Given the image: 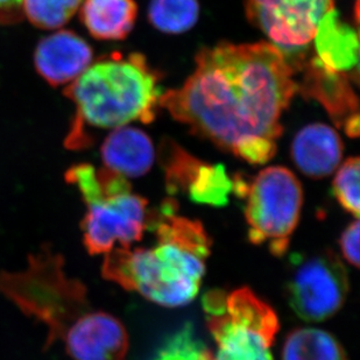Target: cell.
<instances>
[{
    "instance_id": "obj_1",
    "label": "cell",
    "mask_w": 360,
    "mask_h": 360,
    "mask_svg": "<svg viewBox=\"0 0 360 360\" xmlns=\"http://www.w3.org/2000/svg\"><path fill=\"white\" fill-rule=\"evenodd\" d=\"M181 88L161 94L159 106L198 136L251 165L276 153L282 112L297 94L295 72L271 42L219 44L196 55Z\"/></svg>"
},
{
    "instance_id": "obj_2",
    "label": "cell",
    "mask_w": 360,
    "mask_h": 360,
    "mask_svg": "<svg viewBox=\"0 0 360 360\" xmlns=\"http://www.w3.org/2000/svg\"><path fill=\"white\" fill-rule=\"evenodd\" d=\"M177 202L167 198L146 214L155 233L153 248H120L106 253L102 276L129 292H138L159 306H186L200 292L211 238L203 224L177 216Z\"/></svg>"
},
{
    "instance_id": "obj_3",
    "label": "cell",
    "mask_w": 360,
    "mask_h": 360,
    "mask_svg": "<svg viewBox=\"0 0 360 360\" xmlns=\"http://www.w3.org/2000/svg\"><path fill=\"white\" fill-rule=\"evenodd\" d=\"M157 72L139 53L126 58L120 53L89 65L65 88L77 113L67 138V146L79 150L90 145L84 125L118 129L129 122H153L161 92Z\"/></svg>"
},
{
    "instance_id": "obj_4",
    "label": "cell",
    "mask_w": 360,
    "mask_h": 360,
    "mask_svg": "<svg viewBox=\"0 0 360 360\" xmlns=\"http://www.w3.org/2000/svg\"><path fill=\"white\" fill-rule=\"evenodd\" d=\"M0 295L47 328L48 347L63 340L79 317L90 311L88 290L68 276L61 255L44 248L21 272H0Z\"/></svg>"
},
{
    "instance_id": "obj_5",
    "label": "cell",
    "mask_w": 360,
    "mask_h": 360,
    "mask_svg": "<svg viewBox=\"0 0 360 360\" xmlns=\"http://www.w3.org/2000/svg\"><path fill=\"white\" fill-rule=\"evenodd\" d=\"M232 191L245 200L250 241L266 245L274 257H283L302 210L299 179L285 167H269L250 180L235 175Z\"/></svg>"
},
{
    "instance_id": "obj_6",
    "label": "cell",
    "mask_w": 360,
    "mask_h": 360,
    "mask_svg": "<svg viewBox=\"0 0 360 360\" xmlns=\"http://www.w3.org/2000/svg\"><path fill=\"white\" fill-rule=\"evenodd\" d=\"M347 292V269L336 252L323 250L292 259L285 281V299L301 320H329L342 309Z\"/></svg>"
},
{
    "instance_id": "obj_7",
    "label": "cell",
    "mask_w": 360,
    "mask_h": 360,
    "mask_svg": "<svg viewBox=\"0 0 360 360\" xmlns=\"http://www.w3.org/2000/svg\"><path fill=\"white\" fill-rule=\"evenodd\" d=\"M335 0H246V14L292 67L313 42L321 19Z\"/></svg>"
},
{
    "instance_id": "obj_8",
    "label": "cell",
    "mask_w": 360,
    "mask_h": 360,
    "mask_svg": "<svg viewBox=\"0 0 360 360\" xmlns=\"http://www.w3.org/2000/svg\"><path fill=\"white\" fill-rule=\"evenodd\" d=\"M82 237L90 255L109 253L116 243L129 248L146 229L147 200L129 191L85 204Z\"/></svg>"
},
{
    "instance_id": "obj_9",
    "label": "cell",
    "mask_w": 360,
    "mask_h": 360,
    "mask_svg": "<svg viewBox=\"0 0 360 360\" xmlns=\"http://www.w3.org/2000/svg\"><path fill=\"white\" fill-rule=\"evenodd\" d=\"M205 316L217 344L212 360H273L269 347L279 324L226 311L225 300L219 309Z\"/></svg>"
},
{
    "instance_id": "obj_10",
    "label": "cell",
    "mask_w": 360,
    "mask_h": 360,
    "mask_svg": "<svg viewBox=\"0 0 360 360\" xmlns=\"http://www.w3.org/2000/svg\"><path fill=\"white\" fill-rule=\"evenodd\" d=\"M302 83H297V92L316 99L328 111L336 125L343 127L350 138L359 136L358 98L351 88L347 74L335 72L323 65L317 58L303 62Z\"/></svg>"
},
{
    "instance_id": "obj_11",
    "label": "cell",
    "mask_w": 360,
    "mask_h": 360,
    "mask_svg": "<svg viewBox=\"0 0 360 360\" xmlns=\"http://www.w3.org/2000/svg\"><path fill=\"white\" fill-rule=\"evenodd\" d=\"M74 360H125L129 335L118 319L103 311H88L62 340Z\"/></svg>"
},
{
    "instance_id": "obj_12",
    "label": "cell",
    "mask_w": 360,
    "mask_h": 360,
    "mask_svg": "<svg viewBox=\"0 0 360 360\" xmlns=\"http://www.w3.org/2000/svg\"><path fill=\"white\" fill-rule=\"evenodd\" d=\"M91 62V47L74 32H56L35 49L37 72L54 86L75 81Z\"/></svg>"
},
{
    "instance_id": "obj_13",
    "label": "cell",
    "mask_w": 360,
    "mask_h": 360,
    "mask_svg": "<svg viewBox=\"0 0 360 360\" xmlns=\"http://www.w3.org/2000/svg\"><path fill=\"white\" fill-rule=\"evenodd\" d=\"M343 150V141L335 129L326 124H311L296 134L290 152L301 173L323 179L338 168Z\"/></svg>"
},
{
    "instance_id": "obj_14",
    "label": "cell",
    "mask_w": 360,
    "mask_h": 360,
    "mask_svg": "<svg viewBox=\"0 0 360 360\" xmlns=\"http://www.w3.org/2000/svg\"><path fill=\"white\" fill-rule=\"evenodd\" d=\"M105 168L126 177H140L150 172L155 150L150 136L141 129L122 126L106 138L101 148Z\"/></svg>"
},
{
    "instance_id": "obj_15",
    "label": "cell",
    "mask_w": 360,
    "mask_h": 360,
    "mask_svg": "<svg viewBox=\"0 0 360 360\" xmlns=\"http://www.w3.org/2000/svg\"><path fill=\"white\" fill-rule=\"evenodd\" d=\"M316 58L335 72H356L359 62V35L344 22L335 8L321 19L314 37Z\"/></svg>"
},
{
    "instance_id": "obj_16",
    "label": "cell",
    "mask_w": 360,
    "mask_h": 360,
    "mask_svg": "<svg viewBox=\"0 0 360 360\" xmlns=\"http://www.w3.org/2000/svg\"><path fill=\"white\" fill-rule=\"evenodd\" d=\"M136 14L134 0H84L81 20L94 38L122 40L134 27Z\"/></svg>"
},
{
    "instance_id": "obj_17",
    "label": "cell",
    "mask_w": 360,
    "mask_h": 360,
    "mask_svg": "<svg viewBox=\"0 0 360 360\" xmlns=\"http://www.w3.org/2000/svg\"><path fill=\"white\" fill-rule=\"evenodd\" d=\"M282 360H347L336 337L317 328H297L285 337Z\"/></svg>"
},
{
    "instance_id": "obj_18",
    "label": "cell",
    "mask_w": 360,
    "mask_h": 360,
    "mask_svg": "<svg viewBox=\"0 0 360 360\" xmlns=\"http://www.w3.org/2000/svg\"><path fill=\"white\" fill-rule=\"evenodd\" d=\"M159 162L165 172L167 193L179 195L187 194L188 188L191 187L204 161L166 138L159 146Z\"/></svg>"
},
{
    "instance_id": "obj_19",
    "label": "cell",
    "mask_w": 360,
    "mask_h": 360,
    "mask_svg": "<svg viewBox=\"0 0 360 360\" xmlns=\"http://www.w3.org/2000/svg\"><path fill=\"white\" fill-rule=\"evenodd\" d=\"M198 17V0H150V22L166 34L186 33L194 27Z\"/></svg>"
},
{
    "instance_id": "obj_20",
    "label": "cell",
    "mask_w": 360,
    "mask_h": 360,
    "mask_svg": "<svg viewBox=\"0 0 360 360\" xmlns=\"http://www.w3.org/2000/svg\"><path fill=\"white\" fill-rule=\"evenodd\" d=\"M231 191L232 179L224 166L203 162L186 195L195 203L223 207L228 204Z\"/></svg>"
},
{
    "instance_id": "obj_21",
    "label": "cell",
    "mask_w": 360,
    "mask_h": 360,
    "mask_svg": "<svg viewBox=\"0 0 360 360\" xmlns=\"http://www.w3.org/2000/svg\"><path fill=\"white\" fill-rule=\"evenodd\" d=\"M82 0H22L24 17L41 30L62 27L75 15Z\"/></svg>"
},
{
    "instance_id": "obj_22",
    "label": "cell",
    "mask_w": 360,
    "mask_h": 360,
    "mask_svg": "<svg viewBox=\"0 0 360 360\" xmlns=\"http://www.w3.org/2000/svg\"><path fill=\"white\" fill-rule=\"evenodd\" d=\"M212 356L193 324L188 323L163 342L153 360H212Z\"/></svg>"
},
{
    "instance_id": "obj_23",
    "label": "cell",
    "mask_w": 360,
    "mask_h": 360,
    "mask_svg": "<svg viewBox=\"0 0 360 360\" xmlns=\"http://www.w3.org/2000/svg\"><path fill=\"white\" fill-rule=\"evenodd\" d=\"M359 158L347 159L337 170L333 191L344 210L359 216Z\"/></svg>"
},
{
    "instance_id": "obj_24",
    "label": "cell",
    "mask_w": 360,
    "mask_h": 360,
    "mask_svg": "<svg viewBox=\"0 0 360 360\" xmlns=\"http://www.w3.org/2000/svg\"><path fill=\"white\" fill-rule=\"evenodd\" d=\"M359 221L356 218V221L347 225L340 240L344 258L356 269L359 267Z\"/></svg>"
},
{
    "instance_id": "obj_25",
    "label": "cell",
    "mask_w": 360,
    "mask_h": 360,
    "mask_svg": "<svg viewBox=\"0 0 360 360\" xmlns=\"http://www.w3.org/2000/svg\"><path fill=\"white\" fill-rule=\"evenodd\" d=\"M22 20V0H0V25H14Z\"/></svg>"
}]
</instances>
